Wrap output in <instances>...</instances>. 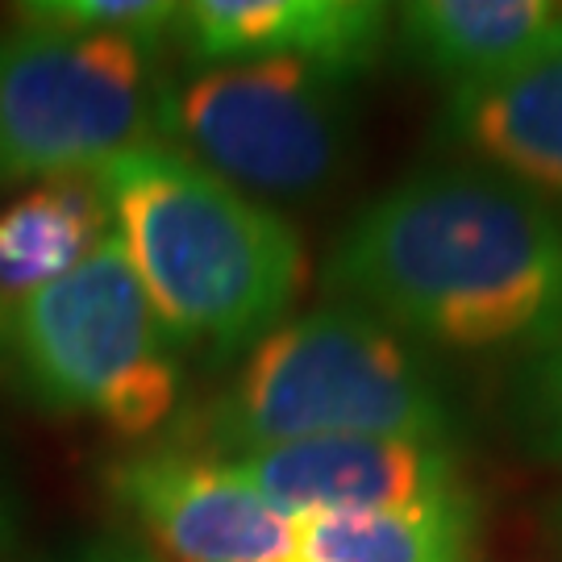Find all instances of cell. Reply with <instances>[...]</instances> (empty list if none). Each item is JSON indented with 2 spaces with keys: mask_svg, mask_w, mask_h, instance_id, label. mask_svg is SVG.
Returning a JSON list of instances; mask_svg holds the SVG:
<instances>
[{
  "mask_svg": "<svg viewBox=\"0 0 562 562\" xmlns=\"http://www.w3.org/2000/svg\"><path fill=\"white\" fill-rule=\"evenodd\" d=\"M438 134L542 201H562V50L450 88Z\"/></svg>",
  "mask_w": 562,
  "mask_h": 562,
  "instance_id": "cell-10",
  "label": "cell"
},
{
  "mask_svg": "<svg viewBox=\"0 0 562 562\" xmlns=\"http://www.w3.org/2000/svg\"><path fill=\"white\" fill-rule=\"evenodd\" d=\"M483 508L475 492L396 513L296 517V562H475Z\"/></svg>",
  "mask_w": 562,
  "mask_h": 562,
  "instance_id": "cell-13",
  "label": "cell"
},
{
  "mask_svg": "<svg viewBox=\"0 0 562 562\" xmlns=\"http://www.w3.org/2000/svg\"><path fill=\"white\" fill-rule=\"evenodd\" d=\"M542 529H546V546H550V554L562 562V487L550 496V504H546Z\"/></svg>",
  "mask_w": 562,
  "mask_h": 562,
  "instance_id": "cell-18",
  "label": "cell"
},
{
  "mask_svg": "<svg viewBox=\"0 0 562 562\" xmlns=\"http://www.w3.org/2000/svg\"><path fill=\"white\" fill-rule=\"evenodd\" d=\"M42 562H159L150 550L125 542V538H83V542L67 546L59 554Z\"/></svg>",
  "mask_w": 562,
  "mask_h": 562,
  "instance_id": "cell-16",
  "label": "cell"
},
{
  "mask_svg": "<svg viewBox=\"0 0 562 562\" xmlns=\"http://www.w3.org/2000/svg\"><path fill=\"white\" fill-rule=\"evenodd\" d=\"M392 9L380 0H192L176 46L192 67L304 59L362 76L383 55Z\"/></svg>",
  "mask_w": 562,
  "mask_h": 562,
  "instance_id": "cell-9",
  "label": "cell"
},
{
  "mask_svg": "<svg viewBox=\"0 0 562 562\" xmlns=\"http://www.w3.org/2000/svg\"><path fill=\"white\" fill-rule=\"evenodd\" d=\"M159 46L9 25L0 34V192L92 176L162 146Z\"/></svg>",
  "mask_w": 562,
  "mask_h": 562,
  "instance_id": "cell-5",
  "label": "cell"
},
{
  "mask_svg": "<svg viewBox=\"0 0 562 562\" xmlns=\"http://www.w3.org/2000/svg\"><path fill=\"white\" fill-rule=\"evenodd\" d=\"M322 288L404 338L529 359L562 338V217L487 167L413 171L334 238Z\"/></svg>",
  "mask_w": 562,
  "mask_h": 562,
  "instance_id": "cell-1",
  "label": "cell"
},
{
  "mask_svg": "<svg viewBox=\"0 0 562 562\" xmlns=\"http://www.w3.org/2000/svg\"><path fill=\"white\" fill-rule=\"evenodd\" d=\"M396 13L401 50L450 88L562 50V0H417Z\"/></svg>",
  "mask_w": 562,
  "mask_h": 562,
  "instance_id": "cell-11",
  "label": "cell"
},
{
  "mask_svg": "<svg viewBox=\"0 0 562 562\" xmlns=\"http://www.w3.org/2000/svg\"><path fill=\"white\" fill-rule=\"evenodd\" d=\"M508 417L533 459L562 467V338L521 362L508 387Z\"/></svg>",
  "mask_w": 562,
  "mask_h": 562,
  "instance_id": "cell-15",
  "label": "cell"
},
{
  "mask_svg": "<svg viewBox=\"0 0 562 562\" xmlns=\"http://www.w3.org/2000/svg\"><path fill=\"white\" fill-rule=\"evenodd\" d=\"M288 517L396 513L467 496L454 442L434 438H317L234 459Z\"/></svg>",
  "mask_w": 562,
  "mask_h": 562,
  "instance_id": "cell-8",
  "label": "cell"
},
{
  "mask_svg": "<svg viewBox=\"0 0 562 562\" xmlns=\"http://www.w3.org/2000/svg\"><path fill=\"white\" fill-rule=\"evenodd\" d=\"M101 487L159 562H296V517L234 462L146 442L104 462Z\"/></svg>",
  "mask_w": 562,
  "mask_h": 562,
  "instance_id": "cell-7",
  "label": "cell"
},
{
  "mask_svg": "<svg viewBox=\"0 0 562 562\" xmlns=\"http://www.w3.org/2000/svg\"><path fill=\"white\" fill-rule=\"evenodd\" d=\"M109 234L92 176H63L13 192L0 204V313L80 267Z\"/></svg>",
  "mask_w": 562,
  "mask_h": 562,
  "instance_id": "cell-12",
  "label": "cell"
},
{
  "mask_svg": "<svg viewBox=\"0 0 562 562\" xmlns=\"http://www.w3.org/2000/svg\"><path fill=\"white\" fill-rule=\"evenodd\" d=\"M13 546H18V508H13V496L0 480V562L13 554Z\"/></svg>",
  "mask_w": 562,
  "mask_h": 562,
  "instance_id": "cell-17",
  "label": "cell"
},
{
  "mask_svg": "<svg viewBox=\"0 0 562 562\" xmlns=\"http://www.w3.org/2000/svg\"><path fill=\"white\" fill-rule=\"evenodd\" d=\"M0 387L125 442H155L180 417V355L113 229L63 280L0 313Z\"/></svg>",
  "mask_w": 562,
  "mask_h": 562,
  "instance_id": "cell-4",
  "label": "cell"
},
{
  "mask_svg": "<svg viewBox=\"0 0 562 562\" xmlns=\"http://www.w3.org/2000/svg\"><path fill=\"white\" fill-rule=\"evenodd\" d=\"M176 0H25L13 4V25H38V30H63V34H121L146 46L176 42L180 25Z\"/></svg>",
  "mask_w": 562,
  "mask_h": 562,
  "instance_id": "cell-14",
  "label": "cell"
},
{
  "mask_svg": "<svg viewBox=\"0 0 562 562\" xmlns=\"http://www.w3.org/2000/svg\"><path fill=\"white\" fill-rule=\"evenodd\" d=\"M92 180L176 355L225 367L288 322L308 255L271 204L171 146H138L97 167Z\"/></svg>",
  "mask_w": 562,
  "mask_h": 562,
  "instance_id": "cell-2",
  "label": "cell"
},
{
  "mask_svg": "<svg viewBox=\"0 0 562 562\" xmlns=\"http://www.w3.org/2000/svg\"><path fill=\"white\" fill-rule=\"evenodd\" d=\"M350 83L304 59L204 67L162 88V146L255 201H313L355 162Z\"/></svg>",
  "mask_w": 562,
  "mask_h": 562,
  "instance_id": "cell-6",
  "label": "cell"
},
{
  "mask_svg": "<svg viewBox=\"0 0 562 562\" xmlns=\"http://www.w3.org/2000/svg\"><path fill=\"white\" fill-rule=\"evenodd\" d=\"M450 434L442 380L408 338L362 308L325 304L271 329L225 392L180 413L155 442L234 462L317 438L450 442Z\"/></svg>",
  "mask_w": 562,
  "mask_h": 562,
  "instance_id": "cell-3",
  "label": "cell"
}]
</instances>
